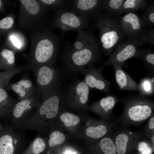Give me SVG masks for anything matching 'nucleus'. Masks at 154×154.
Here are the masks:
<instances>
[{
	"label": "nucleus",
	"mask_w": 154,
	"mask_h": 154,
	"mask_svg": "<svg viewBox=\"0 0 154 154\" xmlns=\"http://www.w3.org/2000/svg\"><path fill=\"white\" fill-rule=\"evenodd\" d=\"M62 93L58 89L44 98L37 110L27 115L17 128L42 132L48 120L54 118L58 113Z\"/></svg>",
	"instance_id": "1"
},
{
	"label": "nucleus",
	"mask_w": 154,
	"mask_h": 154,
	"mask_svg": "<svg viewBox=\"0 0 154 154\" xmlns=\"http://www.w3.org/2000/svg\"><path fill=\"white\" fill-rule=\"evenodd\" d=\"M100 54L98 43L94 36L86 43L75 50L66 48L63 54L62 60L69 72L77 73L85 66L97 62Z\"/></svg>",
	"instance_id": "2"
},
{
	"label": "nucleus",
	"mask_w": 154,
	"mask_h": 154,
	"mask_svg": "<svg viewBox=\"0 0 154 154\" xmlns=\"http://www.w3.org/2000/svg\"><path fill=\"white\" fill-rule=\"evenodd\" d=\"M95 19L102 48L105 54L110 55L114 47L123 38V32L119 22L112 17L101 13Z\"/></svg>",
	"instance_id": "3"
},
{
	"label": "nucleus",
	"mask_w": 154,
	"mask_h": 154,
	"mask_svg": "<svg viewBox=\"0 0 154 154\" xmlns=\"http://www.w3.org/2000/svg\"><path fill=\"white\" fill-rule=\"evenodd\" d=\"M124 36L139 46L150 43L154 44V30H145L140 17L133 12L127 13L119 22Z\"/></svg>",
	"instance_id": "4"
},
{
	"label": "nucleus",
	"mask_w": 154,
	"mask_h": 154,
	"mask_svg": "<svg viewBox=\"0 0 154 154\" xmlns=\"http://www.w3.org/2000/svg\"><path fill=\"white\" fill-rule=\"evenodd\" d=\"M122 100L124 104V114L135 122L144 121L150 116L153 109V102L139 94L129 96Z\"/></svg>",
	"instance_id": "5"
},
{
	"label": "nucleus",
	"mask_w": 154,
	"mask_h": 154,
	"mask_svg": "<svg viewBox=\"0 0 154 154\" xmlns=\"http://www.w3.org/2000/svg\"><path fill=\"white\" fill-rule=\"evenodd\" d=\"M26 143L24 136L11 126L0 129V154H22Z\"/></svg>",
	"instance_id": "6"
},
{
	"label": "nucleus",
	"mask_w": 154,
	"mask_h": 154,
	"mask_svg": "<svg viewBox=\"0 0 154 154\" xmlns=\"http://www.w3.org/2000/svg\"><path fill=\"white\" fill-rule=\"evenodd\" d=\"M89 18L87 16L64 9L57 13L55 24L63 34L69 31H78L87 29Z\"/></svg>",
	"instance_id": "7"
},
{
	"label": "nucleus",
	"mask_w": 154,
	"mask_h": 154,
	"mask_svg": "<svg viewBox=\"0 0 154 154\" xmlns=\"http://www.w3.org/2000/svg\"><path fill=\"white\" fill-rule=\"evenodd\" d=\"M37 81L45 98L59 89V75L54 68L48 65L40 67L38 70Z\"/></svg>",
	"instance_id": "8"
},
{
	"label": "nucleus",
	"mask_w": 154,
	"mask_h": 154,
	"mask_svg": "<svg viewBox=\"0 0 154 154\" xmlns=\"http://www.w3.org/2000/svg\"><path fill=\"white\" fill-rule=\"evenodd\" d=\"M103 69L101 66L97 68L91 64L88 65L87 68L80 70L79 72L84 76V81L90 89H96L110 93L111 82L103 76Z\"/></svg>",
	"instance_id": "9"
},
{
	"label": "nucleus",
	"mask_w": 154,
	"mask_h": 154,
	"mask_svg": "<svg viewBox=\"0 0 154 154\" xmlns=\"http://www.w3.org/2000/svg\"><path fill=\"white\" fill-rule=\"evenodd\" d=\"M139 46L136 42L129 40L121 44L111 54L109 58L101 66L104 68L115 62L122 67L127 60L134 57Z\"/></svg>",
	"instance_id": "10"
},
{
	"label": "nucleus",
	"mask_w": 154,
	"mask_h": 154,
	"mask_svg": "<svg viewBox=\"0 0 154 154\" xmlns=\"http://www.w3.org/2000/svg\"><path fill=\"white\" fill-rule=\"evenodd\" d=\"M40 104L35 98L28 97L16 102L11 111V117L12 127L14 129L17 128L25 118L35 108L38 107Z\"/></svg>",
	"instance_id": "11"
},
{
	"label": "nucleus",
	"mask_w": 154,
	"mask_h": 154,
	"mask_svg": "<svg viewBox=\"0 0 154 154\" xmlns=\"http://www.w3.org/2000/svg\"><path fill=\"white\" fill-rule=\"evenodd\" d=\"M68 6L71 11L87 16L95 18L101 13L102 0H74L67 1Z\"/></svg>",
	"instance_id": "12"
},
{
	"label": "nucleus",
	"mask_w": 154,
	"mask_h": 154,
	"mask_svg": "<svg viewBox=\"0 0 154 154\" xmlns=\"http://www.w3.org/2000/svg\"><path fill=\"white\" fill-rule=\"evenodd\" d=\"M90 90L84 80H77L71 85L65 93L69 101L84 105L88 101Z\"/></svg>",
	"instance_id": "13"
},
{
	"label": "nucleus",
	"mask_w": 154,
	"mask_h": 154,
	"mask_svg": "<svg viewBox=\"0 0 154 154\" xmlns=\"http://www.w3.org/2000/svg\"><path fill=\"white\" fill-rule=\"evenodd\" d=\"M61 39L55 41L46 38L41 40L37 45L35 57L39 63H44L49 61L54 56Z\"/></svg>",
	"instance_id": "14"
},
{
	"label": "nucleus",
	"mask_w": 154,
	"mask_h": 154,
	"mask_svg": "<svg viewBox=\"0 0 154 154\" xmlns=\"http://www.w3.org/2000/svg\"><path fill=\"white\" fill-rule=\"evenodd\" d=\"M112 64L114 67L115 79L119 88L121 89L129 91L138 90V85L121 67L115 62Z\"/></svg>",
	"instance_id": "15"
},
{
	"label": "nucleus",
	"mask_w": 154,
	"mask_h": 154,
	"mask_svg": "<svg viewBox=\"0 0 154 154\" xmlns=\"http://www.w3.org/2000/svg\"><path fill=\"white\" fill-rule=\"evenodd\" d=\"M117 101V99L115 96H109L101 99L94 104L92 108L95 110L99 111L110 115Z\"/></svg>",
	"instance_id": "16"
},
{
	"label": "nucleus",
	"mask_w": 154,
	"mask_h": 154,
	"mask_svg": "<svg viewBox=\"0 0 154 154\" xmlns=\"http://www.w3.org/2000/svg\"><path fill=\"white\" fill-rule=\"evenodd\" d=\"M147 4V1L144 0H124L120 8L119 14L132 12L138 9L143 10Z\"/></svg>",
	"instance_id": "17"
},
{
	"label": "nucleus",
	"mask_w": 154,
	"mask_h": 154,
	"mask_svg": "<svg viewBox=\"0 0 154 154\" xmlns=\"http://www.w3.org/2000/svg\"><path fill=\"white\" fill-rule=\"evenodd\" d=\"M124 0H102V11L109 17L119 14V10Z\"/></svg>",
	"instance_id": "18"
},
{
	"label": "nucleus",
	"mask_w": 154,
	"mask_h": 154,
	"mask_svg": "<svg viewBox=\"0 0 154 154\" xmlns=\"http://www.w3.org/2000/svg\"><path fill=\"white\" fill-rule=\"evenodd\" d=\"M16 103L8 99L5 91L0 88V113L2 117H10L12 109Z\"/></svg>",
	"instance_id": "19"
},
{
	"label": "nucleus",
	"mask_w": 154,
	"mask_h": 154,
	"mask_svg": "<svg viewBox=\"0 0 154 154\" xmlns=\"http://www.w3.org/2000/svg\"><path fill=\"white\" fill-rule=\"evenodd\" d=\"M134 57L141 59L147 68L153 73L154 70L153 52L149 49H138Z\"/></svg>",
	"instance_id": "20"
},
{
	"label": "nucleus",
	"mask_w": 154,
	"mask_h": 154,
	"mask_svg": "<svg viewBox=\"0 0 154 154\" xmlns=\"http://www.w3.org/2000/svg\"><path fill=\"white\" fill-rule=\"evenodd\" d=\"M130 135L125 132H121L117 134L114 142L118 154H125L129 143L131 141Z\"/></svg>",
	"instance_id": "21"
},
{
	"label": "nucleus",
	"mask_w": 154,
	"mask_h": 154,
	"mask_svg": "<svg viewBox=\"0 0 154 154\" xmlns=\"http://www.w3.org/2000/svg\"><path fill=\"white\" fill-rule=\"evenodd\" d=\"M46 146L44 140L37 136L22 154H40L45 150Z\"/></svg>",
	"instance_id": "22"
},
{
	"label": "nucleus",
	"mask_w": 154,
	"mask_h": 154,
	"mask_svg": "<svg viewBox=\"0 0 154 154\" xmlns=\"http://www.w3.org/2000/svg\"><path fill=\"white\" fill-rule=\"evenodd\" d=\"M138 85L139 94L143 96H149L154 93V77H146L142 79Z\"/></svg>",
	"instance_id": "23"
},
{
	"label": "nucleus",
	"mask_w": 154,
	"mask_h": 154,
	"mask_svg": "<svg viewBox=\"0 0 154 154\" xmlns=\"http://www.w3.org/2000/svg\"><path fill=\"white\" fill-rule=\"evenodd\" d=\"M32 86L31 82L29 80L22 79L19 81L17 84H13L12 89L19 95L20 100L27 98L26 90L30 88Z\"/></svg>",
	"instance_id": "24"
},
{
	"label": "nucleus",
	"mask_w": 154,
	"mask_h": 154,
	"mask_svg": "<svg viewBox=\"0 0 154 154\" xmlns=\"http://www.w3.org/2000/svg\"><path fill=\"white\" fill-rule=\"evenodd\" d=\"M100 145L105 154H116V149L114 141L110 137L102 138L100 141Z\"/></svg>",
	"instance_id": "25"
},
{
	"label": "nucleus",
	"mask_w": 154,
	"mask_h": 154,
	"mask_svg": "<svg viewBox=\"0 0 154 154\" xmlns=\"http://www.w3.org/2000/svg\"><path fill=\"white\" fill-rule=\"evenodd\" d=\"M108 131L107 127L104 125H100L96 127H90L86 130V135L91 138L97 139L104 135Z\"/></svg>",
	"instance_id": "26"
},
{
	"label": "nucleus",
	"mask_w": 154,
	"mask_h": 154,
	"mask_svg": "<svg viewBox=\"0 0 154 154\" xmlns=\"http://www.w3.org/2000/svg\"><path fill=\"white\" fill-rule=\"evenodd\" d=\"M141 18L145 26L151 27L154 25V7L153 3L147 5L144 9Z\"/></svg>",
	"instance_id": "27"
},
{
	"label": "nucleus",
	"mask_w": 154,
	"mask_h": 154,
	"mask_svg": "<svg viewBox=\"0 0 154 154\" xmlns=\"http://www.w3.org/2000/svg\"><path fill=\"white\" fill-rule=\"evenodd\" d=\"M65 135L58 131H54L50 134L48 141V145L50 148L63 143L65 141Z\"/></svg>",
	"instance_id": "28"
},
{
	"label": "nucleus",
	"mask_w": 154,
	"mask_h": 154,
	"mask_svg": "<svg viewBox=\"0 0 154 154\" xmlns=\"http://www.w3.org/2000/svg\"><path fill=\"white\" fill-rule=\"evenodd\" d=\"M60 119L65 126L71 127L76 125L80 122V119L78 116L66 112L61 115Z\"/></svg>",
	"instance_id": "29"
},
{
	"label": "nucleus",
	"mask_w": 154,
	"mask_h": 154,
	"mask_svg": "<svg viewBox=\"0 0 154 154\" xmlns=\"http://www.w3.org/2000/svg\"><path fill=\"white\" fill-rule=\"evenodd\" d=\"M21 2L25 6L28 11L32 15L37 13L40 7L37 1L35 0H21Z\"/></svg>",
	"instance_id": "30"
},
{
	"label": "nucleus",
	"mask_w": 154,
	"mask_h": 154,
	"mask_svg": "<svg viewBox=\"0 0 154 154\" xmlns=\"http://www.w3.org/2000/svg\"><path fill=\"white\" fill-rule=\"evenodd\" d=\"M1 55L6 59L7 62L10 64L15 62V58L14 54L12 51L7 49H5L1 53Z\"/></svg>",
	"instance_id": "31"
},
{
	"label": "nucleus",
	"mask_w": 154,
	"mask_h": 154,
	"mask_svg": "<svg viewBox=\"0 0 154 154\" xmlns=\"http://www.w3.org/2000/svg\"><path fill=\"white\" fill-rule=\"evenodd\" d=\"M13 22V20L11 17L5 18L0 21V28L4 29H9L12 26Z\"/></svg>",
	"instance_id": "32"
},
{
	"label": "nucleus",
	"mask_w": 154,
	"mask_h": 154,
	"mask_svg": "<svg viewBox=\"0 0 154 154\" xmlns=\"http://www.w3.org/2000/svg\"><path fill=\"white\" fill-rule=\"evenodd\" d=\"M139 151L141 154H151L152 150L148 147L147 144L145 142H141L138 145Z\"/></svg>",
	"instance_id": "33"
},
{
	"label": "nucleus",
	"mask_w": 154,
	"mask_h": 154,
	"mask_svg": "<svg viewBox=\"0 0 154 154\" xmlns=\"http://www.w3.org/2000/svg\"><path fill=\"white\" fill-rule=\"evenodd\" d=\"M10 39L14 45L18 48H20L21 45V43L19 40L15 36L12 35Z\"/></svg>",
	"instance_id": "34"
},
{
	"label": "nucleus",
	"mask_w": 154,
	"mask_h": 154,
	"mask_svg": "<svg viewBox=\"0 0 154 154\" xmlns=\"http://www.w3.org/2000/svg\"><path fill=\"white\" fill-rule=\"evenodd\" d=\"M148 128L151 130H153L154 128V117H152L149 119L148 124Z\"/></svg>",
	"instance_id": "35"
},
{
	"label": "nucleus",
	"mask_w": 154,
	"mask_h": 154,
	"mask_svg": "<svg viewBox=\"0 0 154 154\" xmlns=\"http://www.w3.org/2000/svg\"><path fill=\"white\" fill-rule=\"evenodd\" d=\"M65 154H75V153L71 151H68Z\"/></svg>",
	"instance_id": "36"
},
{
	"label": "nucleus",
	"mask_w": 154,
	"mask_h": 154,
	"mask_svg": "<svg viewBox=\"0 0 154 154\" xmlns=\"http://www.w3.org/2000/svg\"><path fill=\"white\" fill-rule=\"evenodd\" d=\"M3 126H2L0 124V129L3 127Z\"/></svg>",
	"instance_id": "37"
},
{
	"label": "nucleus",
	"mask_w": 154,
	"mask_h": 154,
	"mask_svg": "<svg viewBox=\"0 0 154 154\" xmlns=\"http://www.w3.org/2000/svg\"><path fill=\"white\" fill-rule=\"evenodd\" d=\"M1 1L0 0V7L1 6Z\"/></svg>",
	"instance_id": "38"
},
{
	"label": "nucleus",
	"mask_w": 154,
	"mask_h": 154,
	"mask_svg": "<svg viewBox=\"0 0 154 154\" xmlns=\"http://www.w3.org/2000/svg\"><path fill=\"white\" fill-rule=\"evenodd\" d=\"M0 117H2V116H1V114H0Z\"/></svg>",
	"instance_id": "39"
}]
</instances>
